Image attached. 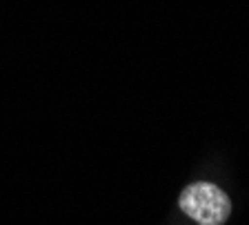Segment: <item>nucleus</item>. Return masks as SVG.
<instances>
[{
    "instance_id": "obj_1",
    "label": "nucleus",
    "mask_w": 249,
    "mask_h": 225,
    "mask_svg": "<svg viewBox=\"0 0 249 225\" xmlns=\"http://www.w3.org/2000/svg\"><path fill=\"white\" fill-rule=\"evenodd\" d=\"M178 205L198 225H223L231 214V201L213 183H194L182 189Z\"/></svg>"
}]
</instances>
